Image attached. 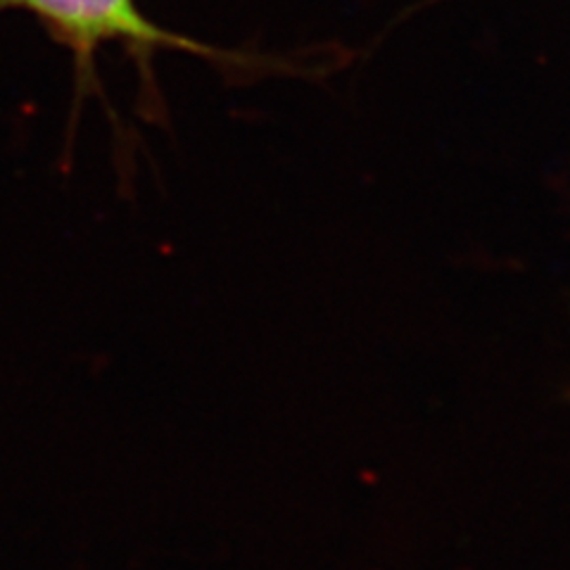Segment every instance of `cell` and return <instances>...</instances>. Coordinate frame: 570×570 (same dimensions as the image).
Instances as JSON below:
<instances>
[{
  "instance_id": "obj_1",
  "label": "cell",
  "mask_w": 570,
  "mask_h": 570,
  "mask_svg": "<svg viewBox=\"0 0 570 570\" xmlns=\"http://www.w3.org/2000/svg\"><path fill=\"white\" fill-rule=\"evenodd\" d=\"M0 6L36 12L81 48H94L102 41H129L142 48L165 46L212 56V48L159 29L134 0H0Z\"/></svg>"
}]
</instances>
